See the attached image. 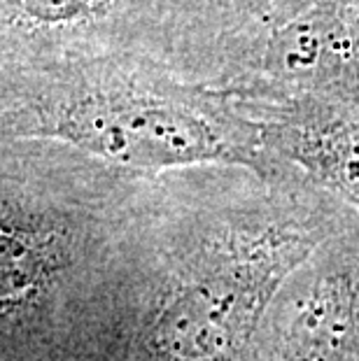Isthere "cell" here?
<instances>
[{
    "label": "cell",
    "instance_id": "1",
    "mask_svg": "<svg viewBox=\"0 0 359 361\" xmlns=\"http://www.w3.org/2000/svg\"><path fill=\"white\" fill-rule=\"evenodd\" d=\"M96 159L0 137V361H110Z\"/></svg>",
    "mask_w": 359,
    "mask_h": 361
},
{
    "label": "cell",
    "instance_id": "2",
    "mask_svg": "<svg viewBox=\"0 0 359 361\" xmlns=\"http://www.w3.org/2000/svg\"><path fill=\"white\" fill-rule=\"evenodd\" d=\"M301 233L238 235L187 268L145 322V348L159 361H231L255 331L278 284L310 252Z\"/></svg>",
    "mask_w": 359,
    "mask_h": 361
},
{
    "label": "cell",
    "instance_id": "3",
    "mask_svg": "<svg viewBox=\"0 0 359 361\" xmlns=\"http://www.w3.org/2000/svg\"><path fill=\"white\" fill-rule=\"evenodd\" d=\"M359 37L339 5L322 3L282 24L266 47V71L285 82L334 80L355 63Z\"/></svg>",
    "mask_w": 359,
    "mask_h": 361
},
{
    "label": "cell",
    "instance_id": "4",
    "mask_svg": "<svg viewBox=\"0 0 359 361\" xmlns=\"http://www.w3.org/2000/svg\"><path fill=\"white\" fill-rule=\"evenodd\" d=\"M359 291L348 273L312 282L289 326L282 361H355Z\"/></svg>",
    "mask_w": 359,
    "mask_h": 361
},
{
    "label": "cell",
    "instance_id": "5",
    "mask_svg": "<svg viewBox=\"0 0 359 361\" xmlns=\"http://www.w3.org/2000/svg\"><path fill=\"white\" fill-rule=\"evenodd\" d=\"M117 7L119 0H0V30L19 47L37 51L44 42L59 49L114 17Z\"/></svg>",
    "mask_w": 359,
    "mask_h": 361
},
{
    "label": "cell",
    "instance_id": "6",
    "mask_svg": "<svg viewBox=\"0 0 359 361\" xmlns=\"http://www.w3.org/2000/svg\"><path fill=\"white\" fill-rule=\"evenodd\" d=\"M289 145L296 159L359 203V119L299 126Z\"/></svg>",
    "mask_w": 359,
    "mask_h": 361
}]
</instances>
